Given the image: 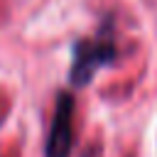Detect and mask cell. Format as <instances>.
Returning <instances> with one entry per match:
<instances>
[{
	"instance_id": "6da1fadb",
	"label": "cell",
	"mask_w": 157,
	"mask_h": 157,
	"mask_svg": "<svg viewBox=\"0 0 157 157\" xmlns=\"http://www.w3.org/2000/svg\"><path fill=\"white\" fill-rule=\"evenodd\" d=\"M118 61V39L113 17H105L103 25L91 34L81 37L71 44V66H69V86L86 88L96 74Z\"/></svg>"
},
{
	"instance_id": "7a4b0ae2",
	"label": "cell",
	"mask_w": 157,
	"mask_h": 157,
	"mask_svg": "<svg viewBox=\"0 0 157 157\" xmlns=\"http://www.w3.org/2000/svg\"><path fill=\"white\" fill-rule=\"evenodd\" d=\"M74 123H76V98L69 88H64L54 98V113L44 140V157H71L76 137Z\"/></svg>"
}]
</instances>
